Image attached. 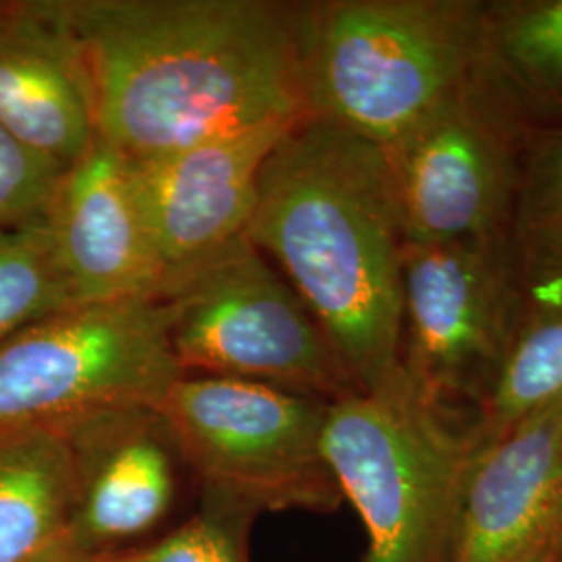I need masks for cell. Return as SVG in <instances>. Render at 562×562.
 <instances>
[{
  "instance_id": "1",
  "label": "cell",
  "mask_w": 562,
  "mask_h": 562,
  "mask_svg": "<svg viewBox=\"0 0 562 562\" xmlns=\"http://www.w3.org/2000/svg\"><path fill=\"white\" fill-rule=\"evenodd\" d=\"M94 92L99 138L134 161L311 117L299 4L65 0Z\"/></svg>"
},
{
  "instance_id": "10",
  "label": "cell",
  "mask_w": 562,
  "mask_h": 562,
  "mask_svg": "<svg viewBox=\"0 0 562 562\" xmlns=\"http://www.w3.org/2000/svg\"><path fill=\"white\" fill-rule=\"evenodd\" d=\"M446 562H562V398L473 454Z\"/></svg>"
},
{
  "instance_id": "15",
  "label": "cell",
  "mask_w": 562,
  "mask_h": 562,
  "mask_svg": "<svg viewBox=\"0 0 562 562\" xmlns=\"http://www.w3.org/2000/svg\"><path fill=\"white\" fill-rule=\"evenodd\" d=\"M80 469L60 434L0 442V562H80Z\"/></svg>"
},
{
  "instance_id": "4",
  "label": "cell",
  "mask_w": 562,
  "mask_h": 562,
  "mask_svg": "<svg viewBox=\"0 0 562 562\" xmlns=\"http://www.w3.org/2000/svg\"><path fill=\"white\" fill-rule=\"evenodd\" d=\"M323 454L367 531L364 562H446L473 459L467 425L402 373L329 402Z\"/></svg>"
},
{
  "instance_id": "12",
  "label": "cell",
  "mask_w": 562,
  "mask_h": 562,
  "mask_svg": "<svg viewBox=\"0 0 562 562\" xmlns=\"http://www.w3.org/2000/svg\"><path fill=\"white\" fill-rule=\"evenodd\" d=\"M46 225L76 304L159 301L162 269L136 165L102 138L65 169Z\"/></svg>"
},
{
  "instance_id": "2",
  "label": "cell",
  "mask_w": 562,
  "mask_h": 562,
  "mask_svg": "<svg viewBox=\"0 0 562 562\" xmlns=\"http://www.w3.org/2000/svg\"><path fill=\"white\" fill-rule=\"evenodd\" d=\"M246 236L301 296L359 390L401 375L406 240L383 148L304 121L265 162Z\"/></svg>"
},
{
  "instance_id": "8",
  "label": "cell",
  "mask_w": 562,
  "mask_h": 562,
  "mask_svg": "<svg viewBox=\"0 0 562 562\" xmlns=\"http://www.w3.org/2000/svg\"><path fill=\"white\" fill-rule=\"evenodd\" d=\"M522 308L525 285L506 232L404 244L402 373L454 422L462 404L475 417L508 359Z\"/></svg>"
},
{
  "instance_id": "21",
  "label": "cell",
  "mask_w": 562,
  "mask_h": 562,
  "mask_svg": "<svg viewBox=\"0 0 562 562\" xmlns=\"http://www.w3.org/2000/svg\"><path fill=\"white\" fill-rule=\"evenodd\" d=\"M250 513L206 496V510L142 550V562H246L241 527Z\"/></svg>"
},
{
  "instance_id": "5",
  "label": "cell",
  "mask_w": 562,
  "mask_h": 562,
  "mask_svg": "<svg viewBox=\"0 0 562 562\" xmlns=\"http://www.w3.org/2000/svg\"><path fill=\"white\" fill-rule=\"evenodd\" d=\"M159 302L181 373L323 402L361 392L313 313L246 234L171 281Z\"/></svg>"
},
{
  "instance_id": "14",
  "label": "cell",
  "mask_w": 562,
  "mask_h": 562,
  "mask_svg": "<svg viewBox=\"0 0 562 562\" xmlns=\"http://www.w3.org/2000/svg\"><path fill=\"white\" fill-rule=\"evenodd\" d=\"M80 469L76 546L81 559L150 531L176 496L180 452L153 406L94 415L60 431Z\"/></svg>"
},
{
  "instance_id": "3",
  "label": "cell",
  "mask_w": 562,
  "mask_h": 562,
  "mask_svg": "<svg viewBox=\"0 0 562 562\" xmlns=\"http://www.w3.org/2000/svg\"><path fill=\"white\" fill-rule=\"evenodd\" d=\"M483 15L482 0L302 2L311 117L387 150L480 69Z\"/></svg>"
},
{
  "instance_id": "18",
  "label": "cell",
  "mask_w": 562,
  "mask_h": 562,
  "mask_svg": "<svg viewBox=\"0 0 562 562\" xmlns=\"http://www.w3.org/2000/svg\"><path fill=\"white\" fill-rule=\"evenodd\" d=\"M562 398V296L527 299L508 359L469 425L473 454Z\"/></svg>"
},
{
  "instance_id": "7",
  "label": "cell",
  "mask_w": 562,
  "mask_h": 562,
  "mask_svg": "<svg viewBox=\"0 0 562 562\" xmlns=\"http://www.w3.org/2000/svg\"><path fill=\"white\" fill-rule=\"evenodd\" d=\"M329 402L267 383L181 373L157 411L206 496L257 510L344 503L323 454Z\"/></svg>"
},
{
  "instance_id": "9",
  "label": "cell",
  "mask_w": 562,
  "mask_h": 562,
  "mask_svg": "<svg viewBox=\"0 0 562 562\" xmlns=\"http://www.w3.org/2000/svg\"><path fill=\"white\" fill-rule=\"evenodd\" d=\"M533 127L480 69L385 153L406 244L504 234Z\"/></svg>"
},
{
  "instance_id": "13",
  "label": "cell",
  "mask_w": 562,
  "mask_h": 562,
  "mask_svg": "<svg viewBox=\"0 0 562 562\" xmlns=\"http://www.w3.org/2000/svg\"><path fill=\"white\" fill-rule=\"evenodd\" d=\"M0 123L65 169L99 138L88 60L65 0L0 2Z\"/></svg>"
},
{
  "instance_id": "11",
  "label": "cell",
  "mask_w": 562,
  "mask_h": 562,
  "mask_svg": "<svg viewBox=\"0 0 562 562\" xmlns=\"http://www.w3.org/2000/svg\"><path fill=\"white\" fill-rule=\"evenodd\" d=\"M292 130V125H259L157 159H132L161 261V292L246 234L259 199L262 167Z\"/></svg>"
},
{
  "instance_id": "19",
  "label": "cell",
  "mask_w": 562,
  "mask_h": 562,
  "mask_svg": "<svg viewBox=\"0 0 562 562\" xmlns=\"http://www.w3.org/2000/svg\"><path fill=\"white\" fill-rule=\"evenodd\" d=\"M76 306L44 222L0 229V341Z\"/></svg>"
},
{
  "instance_id": "20",
  "label": "cell",
  "mask_w": 562,
  "mask_h": 562,
  "mask_svg": "<svg viewBox=\"0 0 562 562\" xmlns=\"http://www.w3.org/2000/svg\"><path fill=\"white\" fill-rule=\"evenodd\" d=\"M65 167L0 123V229L44 222Z\"/></svg>"
},
{
  "instance_id": "16",
  "label": "cell",
  "mask_w": 562,
  "mask_h": 562,
  "mask_svg": "<svg viewBox=\"0 0 562 562\" xmlns=\"http://www.w3.org/2000/svg\"><path fill=\"white\" fill-rule=\"evenodd\" d=\"M480 65L531 127L562 123V0L485 2Z\"/></svg>"
},
{
  "instance_id": "22",
  "label": "cell",
  "mask_w": 562,
  "mask_h": 562,
  "mask_svg": "<svg viewBox=\"0 0 562 562\" xmlns=\"http://www.w3.org/2000/svg\"><path fill=\"white\" fill-rule=\"evenodd\" d=\"M80 562H142V550H111Z\"/></svg>"
},
{
  "instance_id": "17",
  "label": "cell",
  "mask_w": 562,
  "mask_h": 562,
  "mask_svg": "<svg viewBox=\"0 0 562 562\" xmlns=\"http://www.w3.org/2000/svg\"><path fill=\"white\" fill-rule=\"evenodd\" d=\"M506 236L525 296H562V123L529 134Z\"/></svg>"
},
{
  "instance_id": "6",
  "label": "cell",
  "mask_w": 562,
  "mask_h": 562,
  "mask_svg": "<svg viewBox=\"0 0 562 562\" xmlns=\"http://www.w3.org/2000/svg\"><path fill=\"white\" fill-rule=\"evenodd\" d=\"M180 375L161 302L69 306L0 341V442L157 408Z\"/></svg>"
}]
</instances>
